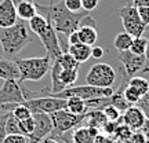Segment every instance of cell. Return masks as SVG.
Returning a JSON list of instances; mask_svg holds the SVG:
<instances>
[{"label":"cell","instance_id":"6da1fadb","mask_svg":"<svg viewBox=\"0 0 149 143\" xmlns=\"http://www.w3.org/2000/svg\"><path fill=\"white\" fill-rule=\"evenodd\" d=\"M37 14H42L46 19L51 22L57 33H62L68 37L73 32H76L80 26V22L83 18L90 15V12L86 10H81L79 12H72L65 7L64 1H58L54 4L42 6L36 4Z\"/></svg>","mask_w":149,"mask_h":143},{"label":"cell","instance_id":"7a4b0ae2","mask_svg":"<svg viewBox=\"0 0 149 143\" xmlns=\"http://www.w3.org/2000/svg\"><path fill=\"white\" fill-rule=\"evenodd\" d=\"M31 41L32 37L25 21H17L15 25L10 28H0V44L8 57H17V54Z\"/></svg>","mask_w":149,"mask_h":143},{"label":"cell","instance_id":"3957f363","mask_svg":"<svg viewBox=\"0 0 149 143\" xmlns=\"http://www.w3.org/2000/svg\"><path fill=\"white\" fill-rule=\"evenodd\" d=\"M14 62L18 66L19 70V80L18 83L21 84L24 81H39L50 72L53 61L51 58L40 57V58H17L14 57Z\"/></svg>","mask_w":149,"mask_h":143},{"label":"cell","instance_id":"277c9868","mask_svg":"<svg viewBox=\"0 0 149 143\" xmlns=\"http://www.w3.org/2000/svg\"><path fill=\"white\" fill-rule=\"evenodd\" d=\"M113 88H100V87H93V85H72L65 88L58 94H54L51 96L55 98H61V99H68L72 96L80 98L83 101H91V99H97V98H108V96L113 95Z\"/></svg>","mask_w":149,"mask_h":143},{"label":"cell","instance_id":"5b68a950","mask_svg":"<svg viewBox=\"0 0 149 143\" xmlns=\"http://www.w3.org/2000/svg\"><path fill=\"white\" fill-rule=\"evenodd\" d=\"M86 81L88 85H93V87L112 88L113 84L116 83V70L105 62L94 64L87 72Z\"/></svg>","mask_w":149,"mask_h":143},{"label":"cell","instance_id":"8992f818","mask_svg":"<svg viewBox=\"0 0 149 143\" xmlns=\"http://www.w3.org/2000/svg\"><path fill=\"white\" fill-rule=\"evenodd\" d=\"M86 116V114H84ZM84 116H76L73 113L68 111L66 109L58 110L50 114V118L53 121V133L50 136L57 138L65 132L73 131L74 128L80 127L84 121Z\"/></svg>","mask_w":149,"mask_h":143},{"label":"cell","instance_id":"52a82bcc","mask_svg":"<svg viewBox=\"0 0 149 143\" xmlns=\"http://www.w3.org/2000/svg\"><path fill=\"white\" fill-rule=\"evenodd\" d=\"M119 17H120V19H122L124 32H127L128 35H131L134 39L142 37L145 29H146V25L141 21L137 7H134L133 4H130V6H124L122 8H119Z\"/></svg>","mask_w":149,"mask_h":143},{"label":"cell","instance_id":"ba28073f","mask_svg":"<svg viewBox=\"0 0 149 143\" xmlns=\"http://www.w3.org/2000/svg\"><path fill=\"white\" fill-rule=\"evenodd\" d=\"M24 105L35 113H46V114H51L58 110H62L66 107V99H61V98H55V96L47 95V96H35L32 99H28L24 102Z\"/></svg>","mask_w":149,"mask_h":143},{"label":"cell","instance_id":"9c48e42d","mask_svg":"<svg viewBox=\"0 0 149 143\" xmlns=\"http://www.w3.org/2000/svg\"><path fill=\"white\" fill-rule=\"evenodd\" d=\"M26 101L24 88L17 80H6L0 87V106L3 105H21Z\"/></svg>","mask_w":149,"mask_h":143},{"label":"cell","instance_id":"30bf717a","mask_svg":"<svg viewBox=\"0 0 149 143\" xmlns=\"http://www.w3.org/2000/svg\"><path fill=\"white\" fill-rule=\"evenodd\" d=\"M48 21V19H47ZM39 39H40V41H42L43 47L46 48V51H47V55L51 58V61H55V59L61 57L64 51H62V48L59 46V40H58V35L55 32V29L54 26L51 25V22L48 21V25L46 28V30L42 33V35H39Z\"/></svg>","mask_w":149,"mask_h":143},{"label":"cell","instance_id":"8fae6325","mask_svg":"<svg viewBox=\"0 0 149 143\" xmlns=\"http://www.w3.org/2000/svg\"><path fill=\"white\" fill-rule=\"evenodd\" d=\"M117 59L123 65V70L127 77H134L138 72H142L145 66V55H135L130 50L117 53Z\"/></svg>","mask_w":149,"mask_h":143},{"label":"cell","instance_id":"7c38bea8","mask_svg":"<svg viewBox=\"0 0 149 143\" xmlns=\"http://www.w3.org/2000/svg\"><path fill=\"white\" fill-rule=\"evenodd\" d=\"M120 120L130 129L138 131V129L144 127V124L146 122V117H145V114L138 106H130L127 110H124Z\"/></svg>","mask_w":149,"mask_h":143},{"label":"cell","instance_id":"4fadbf2b","mask_svg":"<svg viewBox=\"0 0 149 143\" xmlns=\"http://www.w3.org/2000/svg\"><path fill=\"white\" fill-rule=\"evenodd\" d=\"M18 21L15 4L13 0H3L0 3V28H10Z\"/></svg>","mask_w":149,"mask_h":143},{"label":"cell","instance_id":"5bb4252c","mask_svg":"<svg viewBox=\"0 0 149 143\" xmlns=\"http://www.w3.org/2000/svg\"><path fill=\"white\" fill-rule=\"evenodd\" d=\"M101 133L100 129L87 125H80L74 128L73 131H70V139L73 143H91L95 136Z\"/></svg>","mask_w":149,"mask_h":143},{"label":"cell","instance_id":"9a60e30c","mask_svg":"<svg viewBox=\"0 0 149 143\" xmlns=\"http://www.w3.org/2000/svg\"><path fill=\"white\" fill-rule=\"evenodd\" d=\"M0 79L1 80H19V70L14 61L0 58Z\"/></svg>","mask_w":149,"mask_h":143},{"label":"cell","instance_id":"2e32d148","mask_svg":"<svg viewBox=\"0 0 149 143\" xmlns=\"http://www.w3.org/2000/svg\"><path fill=\"white\" fill-rule=\"evenodd\" d=\"M91 48L93 47L87 46V44H83V43L69 44L68 53H69L79 64H83V62H87V61L91 58Z\"/></svg>","mask_w":149,"mask_h":143},{"label":"cell","instance_id":"e0dca14e","mask_svg":"<svg viewBox=\"0 0 149 143\" xmlns=\"http://www.w3.org/2000/svg\"><path fill=\"white\" fill-rule=\"evenodd\" d=\"M76 32L79 35L80 43L87 44L90 47H93L95 44L97 39H98V33H97V29L94 25H80Z\"/></svg>","mask_w":149,"mask_h":143},{"label":"cell","instance_id":"ac0fdd59","mask_svg":"<svg viewBox=\"0 0 149 143\" xmlns=\"http://www.w3.org/2000/svg\"><path fill=\"white\" fill-rule=\"evenodd\" d=\"M65 109L70 111V113L76 114V116H84V114L88 113L86 101L80 99V98H76V96H72V98L66 99V107Z\"/></svg>","mask_w":149,"mask_h":143},{"label":"cell","instance_id":"d6986e66","mask_svg":"<svg viewBox=\"0 0 149 143\" xmlns=\"http://www.w3.org/2000/svg\"><path fill=\"white\" fill-rule=\"evenodd\" d=\"M17 8V15L18 18H21L22 21H29L31 18L37 14L36 4L33 1H22L18 6H15Z\"/></svg>","mask_w":149,"mask_h":143},{"label":"cell","instance_id":"ffe728a7","mask_svg":"<svg viewBox=\"0 0 149 143\" xmlns=\"http://www.w3.org/2000/svg\"><path fill=\"white\" fill-rule=\"evenodd\" d=\"M134 37L131 35H128L127 32H122L116 35L115 37V41H113V46L117 50V53H122V51H128L131 44H133Z\"/></svg>","mask_w":149,"mask_h":143},{"label":"cell","instance_id":"44dd1931","mask_svg":"<svg viewBox=\"0 0 149 143\" xmlns=\"http://www.w3.org/2000/svg\"><path fill=\"white\" fill-rule=\"evenodd\" d=\"M28 23H29V29L39 36V35H42V33L46 30V28H47V25H48V21L42 14H36L33 18L29 19Z\"/></svg>","mask_w":149,"mask_h":143},{"label":"cell","instance_id":"7402d4cb","mask_svg":"<svg viewBox=\"0 0 149 143\" xmlns=\"http://www.w3.org/2000/svg\"><path fill=\"white\" fill-rule=\"evenodd\" d=\"M128 85L135 88L141 96L146 95L149 92V80H146L145 77H141V76H134L131 79H128Z\"/></svg>","mask_w":149,"mask_h":143},{"label":"cell","instance_id":"603a6c76","mask_svg":"<svg viewBox=\"0 0 149 143\" xmlns=\"http://www.w3.org/2000/svg\"><path fill=\"white\" fill-rule=\"evenodd\" d=\"M57 61L59 62V65H61L62 69L73 70V69H79V66H80V64L70 55L69 53H64L61 57L57 58Z\"/></svg>","mask_w":149,"mask_h":143},{"label":"cell","instance_id":"cb8c5ba5","mask_svg":"<svg viewBox=\"0 0 149 143\" xmlns=\"http://www.w3.org/2000/svg\"><path fill=\"white\" fill-rule=\"evenodd\" d=\"M146 47H148V39H145V37H137V39L133 40L130 51L133 54H135V55H145Z\"/></svg>","mask_w":149,"mask_h":143},{"label":"cell","instance_id":"d4e9b609","mask_svg":"<svg viewBox=\"0 0 149 143\" xmlns=\"http://www.w3.org/2000/svg\"><path fill=\"white\" fill-rule=\"evenodd\" d=\"M123 96H124V99L127 101L128 105H131V106H133V105H137L138 101L141 99V95L138 94V91L128 84L123 88Z\"/></svg>","mask_w":149,"mask_h":143},{"label":"cell","instance_id":"484cf974","mask_svg":"<svg viewBox=\"0 0 149 143\" xmlns=\"http://www.w3.org/2000/svg\"><path fill=\"white\" fill-rule=\"evenodd\" d=\"M19 129H21L22 135H25V136L29 138L33 133V129H35V118H33V116L19 121Z\"/></svg>","mask_w":149,"mask_h":143},{"label":"cell","instance_id":"4316f807","mask_svg":"<svg viewBox=\"0 0 149 143\" xmlns=\"http://www.w3.org/2000/svg\"><path fill=\"white\" fill-rule=\"evenodd\" d=\"M11 114L15 117L18 121H22V120H25V118H28V117L32 116V111L29 110L24 103H21V105H17V106L13 109Z\"/></svg>","mask_w":149,"mask_h":143},{"label":"cell","instance_id":"83f0119b","mask_svg":"<svg viewBox=\"0 0 149 143\" xmlns=\"http://www.w3.org/2000/svg\"><path fill=\"white\" fill-rule=\"evenodd\" d=\"M6 133H7V135H11V133H21L19 121H18L13 114H10L8 118H7V121H6Z\"/></svg>","mask_w":149,"mask_h":143},{"label":"cell","instance_id":"f1b7e54d","mask_svg":"<svg viewBox=\"0 0 149 143\" xmlns=\"http://www.w3.org/2000/svg\"><path fill=\"white\" fill-rule=\"evenodd\" d=\"M102 113L105 114L108 121H111V122H117L119 120H120V117H122L120 110L116 109L115 106H105L104 109H102Z\"/></svg>","mask_w":149,"mask_h":143},{"label":"cell","instance_id":"f546056e","mask_svg":"<svg viewBox=\"0 0 149 143\" xmlns=\"http://www.w3.org/2000/svg\"><path fill=\"white\" fill-rule=\"evenodd\" d=\"M3 143H29V138L22 133H11V135H6Z\"/></svg>","mask_w":149,"mask_h":143},{"label":"cell","instance_id":"4dcf8cb0","mask_svg":"<svg viewBox=\"0 0 149 143\" xmlns=\"http://www.w3.org/2000/svg\"><path fill=\"white\" fill-rule=\"evenodd\" d=\"M10 111H0V143H3V139L6 138V121L10 116Z\"/></svg>","mask_w":149,"mask_h":143},{"label":"cell","instance_id":"1f68e13d","mask_svg":"<svg viewBox=\"0 0 149 143\" xmlns=\"http://www.w3.org/2000/svg\"><path fill=\"white\" fill-rule=\"evenodd\" d=\"M137 106L142 110V113H144L145 117H146V120L149 121V92L146 94V95L141 96V99L138 101Z\"/></svg>","mask_w":149,"mask_h":143},{"label":"cell","instance_id":"d6a6232c","mask_svg":"<svg viewBox=\"0 0 149 143\" xmlns=\"http://www.w3.org/2000/svg\"><path fill=\"white\" fill-rule=\"evenodd\" d=\"M62 1H64L65 7L69 11H72V12H79V11L83 10L81 0H62Z\"/></svg>","mask_w":149,"mask_h":143},{"label":"cell","instance_id":"836d02e7","mask_svg":"<svg viewBox=\"0 0 149 143\" xmlns=\"http://www.w3.org/2000/svg\"><path fill=\"white\" fill-rule=\"evenodd\" d=\"M137 8H138V15L141 18V21L146 26H149V7H137Z\"/></svg>","mask_w":149,"mask_h":143},{"label":"cell","instance_id":"e575fe53","mask_svg":"<svg viewBox=\"0 0 149 143\" xmlns=\"http://www.w3.org/2000/svg\"><path fill=\"white\" fill-rule=\"evenodd\" d=\"M98 3H100V0H81V7H83V10L91 12L98 6Z\"/></svg>","mask_w":149,"mask_h":143},{"label":"cell","instance_id":"d590c367","mask_svg":"<svg viewBox=\"0 0 149 143\" xmlns=\"http://www.w3.org/2000/svg\"><path fill=\"white\" fill-rule=\"evenodd\" d=\"M91 143H116V142H115V139L112 138V136H108V135H102V133H100L98 136L94 138V140H93Z\"/></svg>","mask_w":149,"mask_h":143},{"label":"cell","instance_id":"8d00e7d4","mask_svg":"<svg viewBox=\"0 0 149 143\" xmlns=\"http://www.w3.org/2000/svg\"><path fill=\"white\" fill-rule=\"evenodd\" d=\"M105 55V51L102 47H98V46H94L91 48V58H95V59H100Z\"/></svg>","mask_w":149,"mask_h":143},{"label":"cell","instance_id":"74e56055","mask_svg":"<svg viewBox=\"0 0 149 143\" xmlns=\"http://www.w3.org/2000/svg\"><path fill=\"white\" fill-rule=\"evenodd\" d=\"M144 73H148L149 72V40H148V47H146V53H145V66L142 69Z\"/></svg>","mask_w":149,"mask_h":143},{"label":"cell","instance_id":"f35d334b","mask_svg":"<svg viewBox=\"0 0 149 143\" xmlns=\"http://www.w3.org/2000/svg\"><path fill=\"white\" fill-rule=\"evenodd\" d=\"M55 139H59V140H62L64 143H73L72 142V139H70V131L69 132L62 133V135H59V136H57Z\"/></svg>","mask_w":149,"mask_h":143},{"label":"cell","instance_id":"ab89813d","mask_svg":"<svg viewBox=\"0 0 149 143\" xmlns=\"http://www.w3.org/2000/svg\"><path fill=\"white\" fill-rule=\"evenodd\" d=\"M68 43H69V44H77V43H80L77 32H73L72 35H69V36H68Z\"/></svg>","mask_w":149,"mask_h":143},{"label":"cell","instance_id":"60d3db41","mask_svg":"<svg viewBox=\"0 0 149 143\" xmlns=\"http://www.w3.org/2000/svg\"><path fill=\"white\" fill-rule=\"evenodd\" d=\"M134 7H149V0H133Z\"/></svg>","mask_w":149,"mask_h":143},{"label":"cell","instance_id":"b9f144b4","mask_svg":"<svg viewBox=\"0 0 149 143\" xmlns=\"http://www.w3.org/2000/svg\"><path fill=\"white\" fill-rule=\"evenodd\" d=\"M39 143H59V140L58 139H55V138H53V136H47V138L42 139Z\"/></svg>","mask_w":149,"mask_h":143},{"label":"cell","instance_id":"7bdbcfd3","mask_svg":"<svg viewBox=\"0 0 149 143\" xmlns=\"http://www.w3.org/2000/svg\"><path fill=\"white\" fill-rule=\"evenodd\" d=\"M22 1H33V0H13V3L15 6H18L19 3H22Z\"/></svg>","mask_w":149,"mask_h":143},{"label":"cell","instance_id":"ee69618b","mask_svg":"<svg viewBox=\"0 0 149 143\" xmlns=\"http://www.w3.org/2000/svg\"><path fill=\"white\" fill-rule=\"evenodd\" d=\"M55 3V0H50V4H54Z\"/></svg>","mask_w":149,"mask_h":143},{"label":"cell","instance_id":"f6af8a7d","mask_svg":"<svg viewBox=\"0 0 149 143\" xmlns=\"http://www.w3.org/2000/svg\"><path fill=\"white\" fill-rule=\"evenodd\" d=\"M100 1H101V0H100Z\"/></svg>","mask_w":149,"mask_h":143}]
</instances>
